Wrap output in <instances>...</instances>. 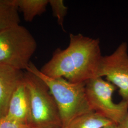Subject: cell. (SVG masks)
Listing matches in <instances>:
<instances>
[{"label":"cell","instance_id":"6da1fadb","mask_svg":"<svg viewBox=\"0 0 128 128\" xmlns=\"http://www.w3.org/2000/svg\"><path fill=\"white\" fill-rule=\"evenodd\" d=\"M69 37L68 46L56 49L40 71L48 77L64 78L72 82H86L99 78L103 56L99 39L81 34H70Z\"/></svg>","mask_w":128,"mask_h":128},{"label":"cell","instance_id":"7a4b0ae2","mask_svg":"<svg viewBox=\"0 0 128 128\" xmlns=\"http://www.w3.org/2000/svg\"><path fill=\"white\" fill-rule=\"evenodd\" d=\"M26 71L36 74L48 87L58 109L62 128L78 116L94 111L87 98L86 82H72L64 78L48 77L32 62Z\"/></svg>","mask_w":128,"mask_h":128},{"label":"cell","instance_id":"3957f363","mask_svg":"<svg viewBox=\"0 0 128 128\" xmlns=\"http://www.w3.org/2000/svg\"><path fill=\"white\" fill-rule=\"evenodd\" d=\"M24 82L30 95V125L33 128H62L58 106L46 83L28 71L24 72Z\"/></svg>","mask_w":128,"mask_h":128},{"label":"cell","instance_id":"277c9868","mask_svg":"<svg viewBox=\"0 0 128 128\" xmlns=\"http://www.w3.org/2000/svg\"><path fill=\"white\" fill-rule=\"evenodd\" d=\"M32 33L20 24L0 32V64L26 70L36 50Z\"/></svg>","mask_w":128,"mask_h":128},{"label":"cell","instance_id":"5b68a950","mask_svg":"<svg viewBox=\"0 0 128 128\" xmlns=\"http://www.w3.org/2000/svg\"><path fill=\"white\" fill-rule=\"evenodd\" d=\"M117 87L102 78L86 82L87 98L92 110L119 125L128 113V100L115 103L112 95Z\"/></svg>","mask_w":128,"mask_h":128},{"label":"cell","instance_id":"8992f818","mask_svg":"<svg viewBox=\"0 0 128 128\" xmlns=\"http://www.w3.org/2000/svg\"><path fill=\"white\" fill-rule=\"evenodd\" d=\"M128 44L122 42L110 55L103 56L98 77H105L106 80L119 88L122 100H128Z\"/></svg>","mask_w":128,"mask_h":128},{"label":"cell","instance_id":"52a82bcc","mask_svg":"<svg viewBox=\"0 0 128 128\" xmlns=\"http://www.w3.org/2000/svg\"><path fill=\"white\" fill-rule=\"evenodd\" d=\"M24 76L23 70L0 64V117L6 116L10 99Z\"/></svg>","mask_w":128,"mask_h":128},{"label":"cell","instance_id":"ba28073f","mask_svg":"<svg viewBox=\"0 0 128 128\" xmlns=\"http://www.w3.org/2000/svg\"><path fill=\"white\" fill-rule=\"evenodd\" d=\"M6 116L30 125L32 112L30 95L24 81L14 92Z\"/></svg>","mask_w":128,"mask_h":128},{"label":"cell","instance_id":"9c48e42d","mask_svg":"<svg viewBox=\"0 0 128 128\" xmlns=\"http://www.w3.org/2000/svg\"><path fill=\"white\" fill-rule=\"evenodd\" d=\"M112 124L102 115L92 111L76 118L64 128H102Z\"/></svg>","mask_w":128,"mask_h":128},{"label":"cell","instance_id":"30bf717a","mask_svg":"<svg viewBox=\"0 0 128 128\" xmlns=\"http://www.w3.org/2000/svg\"><path fill=\"white\" fill-rule=\"evenodd\" d=\"M14 2L26 22H32L36 16L45 12L49 4L48 0H14Z\"/></svg>","mask_w":128,"mask_h":128},{"label":"cell","instance_id":"8fae6325","mask_svg":"<svg viewBox=\"0 0 128 128\" xmlns=\"http://www.w3.org/2000/svg\"><path fill=\"white\" fill-rule=\"evenodd\" d=\"M20 22L18 10L14 0H0V32Z\"/></svg>","mask_w":128,"mask_h":128},{"label":"cell","instance_id":"7c38bea8","mask_svg":"<svg viewBox=\"0 0 128 128\" xmlns=\"http://www.w3.org/2000/svg\"><path fill=\"white\" fill-rule=\"evenodd\" d=\"M49 4L53 16L56 18L58 24L63 29L64 18L67 14L68 7L64 4L63 0H49Z\"/></svg>","mask_w":128,"mask_h":128},{"label":"cell","instance_id":"4fadbf2b","mask_svg":"<svg viewBox=\"0 0 128 128\" xmlns=\"http://www.w3.org/2000/svg\"><path fill=\"white\" fill-rule=\"evenodd\" d=\"M0 128H33L30 124H24L7 116L0 117Z\"/></svg>","mask_w":128,"mask_h":128},{"label":"cell","instance_id":"5bb4252c","mask_svg":"<svg viewBox=\"0 0 128 128\" xmlns=\"http://www.w3.org/2000/svg\"><path fill=\"white\" fill-rule=\"evenodd\" d=\"M118 125L119 128H128V113Z\"/></svg>","mask_w":128,"mask_h":128},{"label":"cell","instance_id":"9a60e30c","mask_svg":"<svg viewBox=\"0 0 128 128\" xmlns=\"http://www.w3.org/2000/svg\"><path fill=\"white\" fill-rule=\"evenodd\" d=\"M102 128H119V127L118 125L116 124H112Z\"/></svg>","mask_w":128,"mask_h":128}]
</instances>
